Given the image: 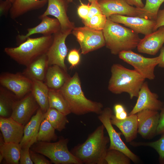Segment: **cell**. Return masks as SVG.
<instances>
[{
	"label": "cell",
	"instance_id": "1",
	"mask_svg": "<svg viewBox=\"0 0 164 164\" xmlns=\"http://www.w3.org/2000/svg\"><path fill=\"white\" fill-rule=\"evenodd\" d=\"M104 129L102 124L98 126L84 143L70 151L82 164H106L105 157L110 141L109 138L104 135Z\"/></svg>",
	"mask_w": 164,
	"mask_h": 164
},
{
	"label": "cell",
	"instance_id": "2",
	"mask_svg": "<svg viewBox=\"0 0 164 164\" xmlns=\"http://www.w3.org/2000/svg\"><path fill=\"white\" fill-rule=\"evenodd\" d=\"M80 82L78 74L76 72L59 90L68 103L71 113L79 115L89 113L99 114L103 110V104L86 97Z\"/></svg>",
	"mask_w": 164,
	"mask_h": 164
},
{
	"label": "cell",
	"instance_id": "3",
	"mask_svg": "<svg viewBox=\"0 0 164 164\" xmlns=\"http://www.w3.org/2000/svg\"><path fill=\"white\" fill-rule=\"evenodd\" d=\"M105 46L111 54L116 55L121 52L132 50L137 46L141 39L138 33L107 19L102 30Z\"/></svg>",
	"mask_w": 164,
	"mask_h": 164
},
{
	"label": "cell",
	"instance_id": "4",
	"mask_svg": "<svg viewBox=\"0 0 164 164\" xmlns=\"http://www.w3.org/2000/svg\"><path fill=\"white\" fill-rule=\"evenodd\" d=\"M111 76L108 89L112 93L120 94L127 93L130 98L138 97L145 79L135 70H130L119 64H114L111 68Z\"/></svg>",
	"mask_w": 164,
	"mask_h": 164
},
{
	"label": "cell",
	"instance_id": "5",
	"mask_svg": "<svg viewBox=\"0 0 164 164\" xmlns=\"http://www.w3.org/2000/svg\"><path fill=\"white\" fill-rule=\"evenodd\" d=\"M53 38V35L35 38L29 37L18 46L6 47L4 51L18 63L26 66L46 54Z\"/></svg>",
	"mask_w": 164,
	"mask_h": 164
},
{
	"label": "cell",
	"instance_id": "6",
	"mask_svg": "<svg viewBox=\"0 0 164 164\" xmlns=\"http://www.w3.org/2000/svg\"><path fill=\"white\" fill-rule=\"evenodd\" d=\"M68 142V138L60 136L55 142H37L31 147V149L47 157L55 164H82L69 150Z\"/></svg>",
	"mask_w": 164,
	"mask_h": 164
},
{
	"label": "cell",
	"instance_id": "7",
	"mask_svg": "<svg viewBox=\"0 0 164 164\" xmlns=\"http://www.w3.org/2000/svg\"><path fill=\"white\" fill-rule=\"evenodd\" d=\"M113 111L109 107L104 108L99 114L98 118L106 129L109 136L110 144L109 149L119 150L127 156L135 163L138 162L139 159L126 146L121 138V133L117 132L113 127L111 119Z\"/></svg>",
	"mask_w": 164,
	"mask_h": 164
},
{
	"label": "cell",
	"instance_id": "8",
	"mask_svg": "<svg viewBox=\"0 0 164 164\" xmlns=\"http://www.w3.org/2000/svg\"><path fill=\"white\" fill-rule=\"evenodd\" d=\"M119 58L132 66L134 70L145 79L153 80L155 77L154 70L159 62V57L147 58L132 50L123 51L118 54Z\"/></svg>",
	"mask_w": 164,
	"mask_h": 164
},
{
	"label": "cell",
	"instance_id": "9",
	"mask_svg": "<svg viewBox=\"0 0 164 164\" xmlns=\"http://www.w3.org/2000/svg\"><path fill=\"white\" fill-rule=\"evenodd\" d=\"M72 33L80 44L81 53L86 54L105 46L102 30L90 29L87 26L75 27Z\"/></svg>",
	"mask_w": 164,
	"mask_h": 164
},
{
	"label": "cell",
	"instance_id": "10",
	"mask_svg": "<svg viewBox=\"0 0 164 164\" xmlns=\"http://www.w3.org/2000/svg\"><path fill=\"white\" fill-rule=\"evenodd\" d=\"M98 2L102 13L107 19L111 15L118 14L150 19L149 15L143 8L134 7L126 0H100Z\"/></svg>",
	"mask_w": 164,
	"mask_h": 164
},
{
	"label": "cell",
	"instance_id": "11",
	"mask_svg": "<svg viewBox=\"0 0 164 164\" xmlns=\"http://www.w3.org/2000/svg\"><path fill=\"white\" fill-rule=\"evenodd\" d=\"M0 83L2 86L11 91L19 99L31 92L32 80L22 73H5L0 75Z\"/></svg>",
	"mask_w": 164,
	"mask_h": 164
},
{
	"label": "cell",
	"instance_id": "12",
	"mask_svg": "<svg viewBox=\"0 0 164 164\" xmlns=\"http://www.w3.org/2000/svg\"><path fill=\"white\" fill-rule=\"evenodd\" d=\"M70 34L63 32L60 30L53 35V42L46 53L49 66L57 65L67 72L64 61L68 49L65 41Z\"/></svg>",
	"mask_w": 164,
	"mask_h": 164
},
{
	"label": "cell",
	"instance_id": "13",
	"mask_svg": "<svg viewBox=\"0 0 164 164\" xmlns=\"http://www.w3.org/2000/svg\"><path fill=\"white\" fill-rule=\"evenodd\" d=\"M39 108L31 92L13 103L11 117L14 120L24 125Z\"/></svg>",
	"mask_w": 164,
	"mask_h": 164
},
{
	"label": "cell",
	"instance_id": "14",
	"mask_svg": "<svg viewBox=\"0 0 164 164\" xmlns=\"http://www.w3.org/2000/svg\"><path fill=\"white\" fill-rule=\"evenodd\" d=\"M68 3L65 0H48L47 8L39 18L49 15L53 16L60 22L62 32L72 33L75 27L74 23L70 21L67 15Z\"/></svg>",
	"mask_w": 164,
	"mask_h": 164
},
{
	"label": "cell",
	"instance_id": "15",
	"mask_svg": "<svg viewBox=\"0 0 164 164\" xmlns=\"http://www.w3.org/2000/svg\"><path fill=\"white\" fill-rule=\"evenodd\" d=\"M137 97L136 103L129 115L144 110L160 111L164 106L163 103L158 99V95L150 91L147 82H144L142 85Z\"/></svg>",
	"mask_w": 164,
	"mask_h": 164
},
{
	"label": "cell",
	"instance_id": "16",
	"mask_svg": "<svg viewBox=\"0 0 164 164\" xmlns=\"http://www.w3.org/2000/svg\"><path fill=\"white\" fill-rule=\"evenodd\" d=\"M138 133L145 139L156 135L160 117L158 111L144 110L137 113Z\"/></svg>",
	"mask_w": 164,
	"mask_h": 164
},
{
	"label": "cell",
	"instance_id": "17",
	"mask_svg": "<svg viewBox=\"0 0 164 164\" xmlns=\"http://www.w3.org/2000/svg\"><path fill=\"white\" fill-rule=\"evenodd\" d=\"M108 19L114 22L123 24L137 33H141L145 36L153 32L156 23L155 20L148 19L118 14L111 15Z\"/></svg>",
	"mask_w": 164,
	"mask_h": 164
},
{
	"label": "cell",
	"instance_id": "18",
	"mask_svg": "<svg viewBox=\"0 0 164 164\" xmlns=\"http://www.w3.org/2000/svg\"><path fill=\"white\" fill-rule=\"evenodd\" d=\"M41 22L35 27L28 28L27 33L25 35H18L16 37L18 42L22 43L31 35L36 34H41L43 36H47L53 35L61 30L60 22L56 18H50L46 16L39 19Z\"/></svg>",
	"mask_w": 164,
	"mask_h": 164
},
{
	"label": "cell",
	"instance_id": "19",
	"mask_svg": "<svg viewBox=\"0 0 164 164\" xmlns=\"http://www.w3.org/2000/svg\"><path fill=\"white\" fill-rule=\"evenodd\" d=\"M24 127L11 117H0V129L5 142L20 143L23 137Z\"/></svg>",
	"mask_w": 164,
	"mask_h": 164
},
{
	"label": "cell",
	"instance_id": "20",
	"mask_svg": "<svg viewBox=\"0 0 164 164\" xmlns=\"http://www.w3.org/2000/svg\"><path fill=\"white\" fill-rule=\"evenodd\" d=\"M164 43V26L145 36L141 39L137 48L138 52L152 55H155Z\"/></svg>",
	"mask_w": 164,
	"mask_h": 164
},
{
	"label": "cell",
	"instance_id": "21",
	"mask_svg": "<svg viewBox=\"0 0 164 164\" xmlns=\"http://www.w3.org/2000/svg\"><path fill=\"white\" fill-rule=\"evenodd\" d=\"M44 118V113L39 108L35 114L32 116L24 126L23 137L19 143L21 148H30L37 142V135L41 122Z\"/></svg>",
	"mask_w": 164,
	"mask_h": 164
},
{
	"label": "cell",
	"instance_id": "22",
	"mask_svg": "<svg viewBox=\"0 0 164 164\" xmlns=\"http://www.w3.org/2000/svg\"><path fill=\"white\" fill-rule=\"evenodd\" d=\"M111 121L112 125L121 132L126 142H130L136 138L138 133L137 114L129 115L124 120L118 119L113 114Z\"/></svg>",
	"mask_w": 164,
	"mask_h": 164
},
{
	"label": "cell",
	"instance_id": "23",
	"mask_svg": "<svg viewBox=\"0 0 164 164\" xmlns=\"http://www.w3.org/2000/svg\"><path fill=\"white\" fill-rule=\"evenodd\" d=\"M48 0H15L9 11L10 18L15 19L29 12L43 7Z\"/></svg>",
	"mask_w": 164,
	"mask_h": 164
},
{
	"label": "cell",
	"instance_id": "24",
	"mask_svg": "<svg viewBox=\"0 0 164 164\" xmlns=\"http://www.w3.org/2000/svg\"><path fill=\"white\" fill-rule=\"evenodd\" d=\"M70 77L67 72L57 65L48 67L45 76L46 84L50 89L59 90Z\"/></svg>",
	"mask_w": 164,
	"mask_h": 164
},
{
	"label": "cell",
	"instance_id": "25",
	"mask_svg": "<svg viewBox=\"0 0 164 164\" xmlns=\"http://www.w3.org/2000/svg\"><path fill=\"white\" fill-rule=\"evenodd\" d=\"M48 66L47 58L46 54L26 66L22 73L32 80L43 81L45 79Z\"/></svg>",
	"mask_w": 164,
	"mask_h": 164
},
{
	"label": "cell",
	"instance_id": "26",
	"mask_svg": "<svg viewBox=\"0 0 164 164\" xmlns=\"http://www.w3.org/2000/svg\"><path fill=\"white\" fill-rule=\"evenodd\" d=\"M21 147L19 143L5 142L2 134L0 136V163L3 159L9 164L19 163Z\"/></svg>",
	"mask_w": 164,
	"mask_h": 164
},
{
	"label": "cell",
	"instance_id": "27",
	"mask_svg": "<svg viewBox=\"0 0 164 164\" xmlns=\"http://www.w3.org/2000/svg\"><path fill=\"white\" fill-rule=\"evenodd\" d=\"M50 88L43 81L32 80L31 92L44 113L49 108V93Z\"/></svg>",
	"mask_w": 164,
	"mask_h": 164
},
{
	"label": "cell",
	"instance_id": "28",
	"mask_svg": "<svg viewBox=\"0 0 164 164\" xmlns=\"http://www.w3.org/2000/svg\"><path fill=\"white\" fill-rule=\"evenodd\" d=\"M49 108H54L66 115L71 113L68 103L59 90L49 89Z\"/></svg>",
	"mask_w": 164,
	"mask_h": 164
},
{
	"label": "cell",
	"instance_id": "29",
	"mask_svg": "<svg viewBox=\"0 0 164 164\" xmlns=\"http://www.w3.org/2000/svg\"><path fill=\"white\" fill-rule=\"evenodd\" d=\"M18 99L2 87H0V116L5 118L11 117L14 102Z\"/></svg>",
	"mask_w": 164,
	"mask_h": 164
},
{
	"label": "cell",
	"instance_id": "30",
	"mask_svg": "<svg viewBox=\"0 0 164 164\" xmlns=\"http://www.w3.org/2000/svg\"><path fill=\"white\" fill-rule=\"evenodd\" d=\"M44 118L47 119L54 128L61 132L66 128L69 123L67 115L56 109L49 108L44 113Z\"/></svg>",
	"mask_w": 164,
	"mask_h": 164
},
{
	"label": "cell",
	"instance_id": "31",
	"mask_svg": "<svg viewBox=\"0 0 164 164\" xmlns=\"http://www.w3.org/2000/svg\"><path fill=\"white\" fill-rule=\"evenodd\" d=\"M55 129L46 119L41 124L37 138V142H51L56 141L58 137L55 132Z\"/></svg>",
	"mask_w": 164,
	"mask_h": 164
},
{
	"label": "cell",
	"instance_id": "32",
	"mask_svg": "<svg viewBox=\"0 0 164 164\" xmlns=\"http://www.w3.org/2000/svg\"><path fill=\"white\" fill-rule=\"evenodd\" d=\"M106 164H129L130 159L122 152L114 149L107 150L105 157Z\"/></svg>",
	"mask_w": 164,
	"mask_h": 164
},
{
	"label": "cell",
	"instance_id": "33",
	"mask_svg": "<svg viewBox=\"0 0 164 164\" xmlns=\"http://www.w3.org/2000/svg\"><path fill=\"white\" fill-rule=\"evenodd\" d=\"M107 18L103 13L94 15L84 25L90 29L97 30H103L106 25Z\"/></svg>",
	"mask_w": 164,
	"mask_h": 164
},
{
	"label": "cell",
	"instance_id": "34",
	"mask_svg": "<svg viewBox=\"0 0 164 164\" xmlns=\"http://www.w3.org/2000/svg\"><path fill=\"white\" fill-rule=\"evenodd\" d=\"M161 5L159 0H146L143 9L148 14L150 19L155 20Z\"/></svg>",
	"mask_w": 164,
	"mask_h": 164
},
{
	"label": "cell",
	"instance_id": "35",
	"mask_svg": "<svg viewBox=\"0 0 164 164\" xmlns=\"http://www.w3.org/2000/svg\"><path fill=\"white\" fill-rule=\"evenodd\" d=\"M150 145L157 152L160 158L164 159V133L159 139L151 142Z\"/></svg>",
	"mask_w": 164,
	"mask_h": 164
},
{
	"label": "cell",
	"instance_id": "36",
	"mask_svg": "<svg viewBox=\"0 0 164 164\" xmlns=\"http://www.w3.org/2000/svg\"><path fill=\"white\" fill-rule=\"evenodd\" d=\"M102 13L98 1H94L91 3L87 19L82 22L85 25L87 23L90 19L94 15Z\"/></svg>",
	"mask_w": 164,
	"mask_h": 164
},
{
	"label": "cell",
	"instance_id": "37",
	"mask_svg": "<svg viewBox=\"0 0 164 164\" xmlns=\"http://www.w3.org/2000/svg\"><path fill=\"white\" fill-rule=\"evenodd\" d=\"M67 60L72 68L77 65L80 61L79 50L75 49L71 50L68 54Z\"/></svg>",
	"mask_w": 164,
	"mask_h": 164
},
{
	"label": "cell",
	"instance_id": "38",
	"mask_svg": "<svg viewBox=\"0 0 164 164\" xmlns=\"http://www.w3.org/2000/svg\"><path fill=\"white\" fill-rule=\"evenodd\" d=\"M30 153L31 159L35 164H51L52 163L43 155L35 152L31 149H30Z\"/></svg>",
	"mask_w": 164,
	"mask_h": 164
},
{
	"label": "cell",
	"instance_id": "39",
	"mask_svg": "<svg viewBox=\"0 0 164 164\" xmlns=\"http://www.w3.org/2000/svg\"><path fill=\"white\" fill-rule=\"evenodd\" d=\"M20 164H33L30 153V148H21L19 159Z\"/></svg>",
	"mask_w": 164,
	"mask_h": 164
},
{
	"label": "cell",
	"instance_id": "40",
	"mask_svg": "<svg viewBox=\"0 0 164 164\" xmlns=\"http://www.w3.org/2000/svg\"><path fill=\"white\" fill-rule=\"evenodd\" d=\"M80 1V4L77 8V12L79 16L82 20H83L86 19L87 17L91 4L89 3L87 4H84Z\"/></svg>",
	"mask_w": 164,
	"mask_h": 164
},
{
	"label": "cell",
	"instance_id": "41",
	"mask_svg": "<svg viewBox=\"0 0 164 164\" xmlns=\"http://www.w3.org/2000/svg\"><path fill=\"white\" fill-rule=\"evenodd\" d=\"M12 3L10 1L5 0H0V16L7 15L8 12L10 11L12 6Z\"/></svg>",
	"mask_w": 164,
	"mask_h": 164
},
{
	"label": "cell",
	"instance_id": "42",
	"mask_svg": "<svg viewBox=\"0 0 164 164\" xmlns=\"http://www.w3.org/2000/svg\"><path fill=\"white\" fill-rule=\"evenodd\" d=\"M155 21L153 32L156 31L160 27L164 26V9L159 10Z\"/></svg>",
	"mask_w": 164,
	"mask_h": 164
},
{
	"label": "cell",
	"instance_id": "43",
	"mask_svg": "<svg viewBox=\"0 0 164 164\" xmlns=\"http://www.w3.org/2000/svg\"><path fill=\"white\" fill-rule=\"evenodd\" d=\"M159 122L157 128L156 135L164 133V106L160 110Z\"/></svg>",
	"mask_w": 164,
	"mask_h": 164
},
{
	"label": "cell",
	"instance_id": "44",
	"mask_svg": "<svg viewBox=\"0 0 164 164\" xmlns=\"http://www.w3.org/2000/svg\"><path fill=\"white\" fill-rule=\"evenodd\" d=\"M127 3L130 5H135L136 7L138 8H143L144 5L142 0H126Z\"/></svg>",
	"mask_w": 164,
	"mask_h": 164
},
{
	"label": "cell",
	"instance_id": "45",
	"mask_svg": "<svg viewBox=\"0 0 164 164\" xmlns=\"http://www.w3.org/2000/svg\"><path fill=\"white\" fill-rule=\"evenodd\" d=\"M159 56V62L158 65L159 67L164 68V46L161 48Z\"/></svg>",
	"mask_w": 164,
	"mask_h": 164
},
{
	"label": "cell",
	"instance_id": "46",
	"mask_svg": "<svg viewBox=\"0 0 164 164\" xmlns=\"http://www.w3.org/2000/svg\"><path fill=\"white\" fill-rule=\"evenodd\" d=\"M115 114H120L125 111L124 106L120 104H116L114 107Z\"/></svg>",
	"mask_w": 164,
	"mask_h": 164
},
{
	"label": "cell",
	"instance_id": "47",
	"mask_svg": "<svg viewBox=\"0 0 164 164\" xmlns=\"http://www.w3.org/2000/svg\"><path fill=\"white\" fill-rule=\"evenodd\" d=\"M114 115L117 119L119 120H124L128 116L126 110L120 114H115Z\"/></svg>",
	"mask_w": 164,
	"mask_h": 164
},
{
	"label": "cell",
	"instance_id": "48",
	"mask_svg": "<svg viewBox=\"0 0 164 164\" xmlns=\"http://www.w3.org/2000/svg\"><path fill=\"white\" fill-rule=\"evenodd\" d=\"M89 2L91 3L94 1H98L100 0H88Z\"/></svg>",
	"mask_w": 164,
	"mask_h": 164
},
{
	"label": "cell",
	"instance_id": "49",
	"mask_svg": "<svg viewBox=\"0 0 164 164\" xmlns=\"http://www.w3.org/2000/svg\"><path fill=\"white\" fill-rule=\"evenodd\" d=\"M161 5L164 2V0H159Z\"/></svg>",
	"mask_w": 164,
	"mask_h": 164
},
{
	"label": "cell",
	"instance_id": "50",
	"mask_svg": "<svg viewBox=\"0 0 164 164\" xmlns=\"http://www.w3.org/2000/svg\"><path fill=\"white\" fill-rule=\"evenodd\" d=\"M11 2L12 4L14 2L15 0H7Z\"/></svg>",
	"mask_w": 164,
	"mask_h": 164
},
{
	"label": "cell",
	"instance_id": "51",
	"mask_svg": "<svg viewBox=\"0 0 164 164\" xmlns=\"http://www.w3.org/2000/svg\"><path fill=\"white\" fill-rule=\"evenodd\" d=\"M65 0L67 1L69 3L72 2L73 1V0Z\"/></svg>",
	"mask_w": 164,
	"mask_h": 164
}]
</instances>
